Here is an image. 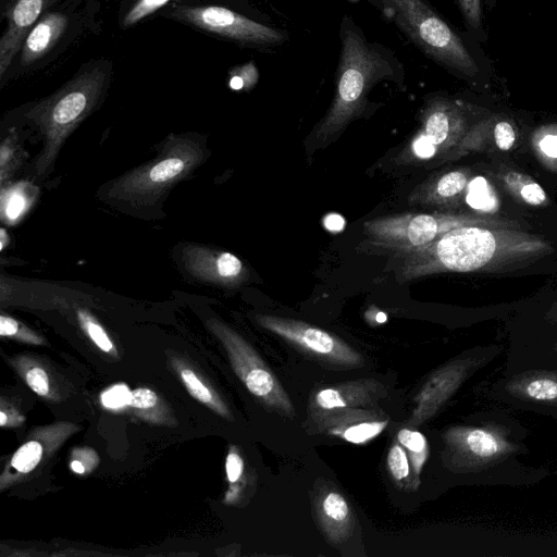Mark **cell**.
<instances>
[{
	"instance_id": "8d00e7d4",
	"label": "cell",
	"mask_w": 557,
	"mask_h": 557,
	"mask_svg": "<svg viewBox=\"0 0 557 557\" xmlns=\"http://www.w3.org/2000/svg\"><path fill=\"white\" fill-rule=\"evenodd\" d=\"M541 151L550 158H557V133H545L539 143Z\"/></svg>"
},
{
	"instance_id": "9a60e30c",
	"label": "cell",
	"mask_w": 557,
	"mask_h": 557,
	"mask_svg": "<svg viewBox=\"0 0 557 557\" xmlns=\"http://www.w3.org/2000/svg\"><path fill=\"white\" fill-rule=\"evenodd\" d=\"M319 518L331 539L339 540L350 525V509L346 499L337 492L325 494L318 507Z\"/></svg>"
},
{
	"instance_id": "8992f818",
	"label": "cell",
	"mask_w": 557,
	"mask_h": 557,
	"mask_svg": "<svg viewBox=\"0 0 557 557\" xmlns=\"http://www.w3.org/2000/svg\"><path fill=\"white\" fill-rule=\"evenodd\" d=\"M425 54L455 74L474 79L479 66L461 38L423 0H372Z\"/></svg>"
},
{
	"instance_id": "ba28073f",
	"label": "cell",
	"mask_w": 557,
	"mask_h": 557,
	"mask_svg": "<svg viewBox=\"0 0 557 557\" xmlns=\"http://www.w3.org/2000/svg\"><path fill=\"white\" fill-rule=\"evenodd\" d=\"M162 11V16L244 46L277 45L285 40L281 30L221 5L175 0Z\"/></svg>"
},
{
	"instance_id": "2e32d148",
	"label": "cell",
	"mask_w": 557,
	"mask_h": 557,
	"mask_svg": "<svg viewBox=\"0 0 557 557\" xmlns=\"http://www.w3.org/2000/svg\"><path fill=\"white\" fill-rule=\"evenodd\" d=\"M498 181L515 197L533 207L547 203V195L532 177L515 170L499 171Z\"/></svg>"
},
{
	"instance_id": "30bf717a",
	"label": "cell",
	"mask_w": 557,
	"mask_h": 557,
	"mask_svg": "<svg viewBox=\"0 0 557 557\" xmlns=\"http://www.w3.org/2000/svg\"><path fill=\"white\" fill-rule=\"evenodd\" d=\"M256 320L265 330L320 360L347 367L363 363L362 357L354 348L324 330L302 321L270 314H257Z\"/></svg>"
},
{
	"instance_id": "836d02e7",
	"label": "cell",
	"mask_w": 557,
	"mask_h": 557,
	"mask_svg": "<svg viewBox=\"0 0 557 557\" xmlns=\"http://www.w3.org/2000/svg\"><path fill=\"white\" fill-rule=\"evenodd\" d=\"M317 406L324 410L343 408L346 401L343 395L335 388L321 389L314 399Z\"/></svg>"
},
{
	"instance_id": "7c38bea8",
	"label": "cell",
	"mask_w": 557,
	"mask_h": 557,
	"mask_svg": "<svg viewBox=\"0 0 557 557\" xmlns=\"http://www.w3.org/2000/svg\"><path fill=\"white\" fill-rule=\"evenodd\" d=\"M181 258L185 270L203 283L235 287L248 276L242 260L227 251L188 244L182 248Z\"/></svg>"
},
{
	"instance_id": "6da1fadb",
	"label": "cell",
	"mask_w": 557,
	"mask_h": 557,
	"mask_svg": "<svg viewBox=\"0 0 557 557\" xmlns=\"http://www.w3.org/2000/svg\"><path fill=\"white\" fill-rule=\"evenodd\" d=\"M555 251L543 236L515 227L466 225L430 244L399 252L401 280L444 272L507 273L530 267Z\"/></svg>"
},
{
	"instance_id": "3957f363",
	"label": "cell",
	"mask_w": 557,
	"mask_h": 557,
	"mask_svg": "<svg viewBox=\"0 0 557 557\" xmlns=\"http://www.w3.org/2000/svg\"><path fill=\"white\" fill-rule=\"evenodd\" d=\"M341 41L334 99L317 131L319 139L343 129L363 111L372 87L395 74L392 57L380 46L370 44L349 16L343 18Z\"/></svg>"
},
{
	"instance_id": "cb8c5ba5",
	"label": "cell",
	"mask_w": 557,
	"mask_h": 557,
	"mask_svg": "<svg viewBox=\"0 0 557 557\" xmlns=\"http://www.w3.org/2000/svg\"><path fill=\"white\" fill-rule=\"evenodd\" d=\"M468 448L478 456L490 457L498 451L497 440L488 432L474 429L466 436Z\"/></svg>"
},
{
	"instance_id": "8fae6325",
	"label": "cell",
	"mask_w": 557,
	"mask_h": 557,
	"mask_svg": "<svg viewBox=\"0 0 557 557\" xmlns=\"http://www.w3.org/2000/svg\"><path fill=\"white\" fill-rule=\"evenodd\" d=\"M421 132L412 143V152L420 159H429L461 141L467 131L462 107L447 98L432 99L422 112Z\"/></svg>"
},
{
	"instance_id": "52a82bcc",
	"label": "cell",
	"mask_w": 557,
	"mask_h": 557,
	"mask_svg": "<svg viewBox=\"0 0 557 557\" xmlns=\"http://www.w3.org/2000/svg\"><path fill=\"white\" fill-rule=\"evenodd\" d=\"M466 225L521 228L516 221L490 215L407 213L369 220L363 224V232L374 245L404 252L423 247L442 234Z\"/></svg>"
},
{
	"instance_id": "484cf974",
	"label": "cell",
	"mask_w": 557,
	"mask_h": 557,
	"mask_svg": "<svg viewBox=\"0 0 557 557\" xmlns=\"http://www.w3.org/2000/svg\"><path fill=\"white\" fill-rule=\"evenodd\" d=\"M385 425V421L358 423L346 429L343 433V437L350 443L362 444L380 434Z\"/></svg>"
},
{
	"instance_id": "74e56055",
	"label": "cell",
	"mask_w": 557,
	"mask_h": 557,
	"mask_svg": "<svg viewBox=\"0 0 557 557\" xmlns=\"http://www.w3.org/2000/svg\"><path fill=\"white\" fill-rule=\"evenodd\" d=\"M325 227H327L332 232H338L341 231L344 225L345 221L343 218L336 213L329 214L324 220Z\"/></svg>"
},
{
	"instance_id": "44dd1931",
	"label": "cell",
	"mask_w": 557,
	"mask_h": 557,
	"mask_svg": "<svg viewBox=\"0 0 557 557\" xmlns=\"http://www.w3.org/2000/svg\"><path fill=\"white\" fill-rule=\"evenodd\" d=\"M44 448L37 441L24 443L13 455L11 466L21 473L33 471L42 458Z\"/></svg>"
},
{
	"instance_id": "f546056e",
	"label": "cell",
	"mask_w": 557,
	"mask_h": 557,
	"mask_svg": "<svg viewBox=\"0 0 557 557\" xmlns=\"http://www.w3.org/2000/svg\"><path fill=\"white\" fill-rule=\"evenodd\" d=\"M463 20L468 27L476 34H482L481 0H457Z\"/></svg>"
},
{
	"instance_id": "ab89813d",
	"label": "cell",
	"mask_w": 557,
	"mask_h": 557,
	"mask_svg": "<svg viewBox=\"0 0 557 557\" xmlns=\"http://www.w3.org/2000/svg\"><path fill=\"white\" fill-rule=\"evenodd\" d=\"M8 423V416L3 409L0 411V425L5 426Z\"/></svg>"
},
{
	"instance_id": "9c48e42d",
	"label": "cell",
	"mask_w": 557,
	"mask_h": 557,
	"mask_svg": "<svg viewBox=\"0 0 557 557\" xmlns=\"http://www.w3.org/2000/svg\"><path fill=\"white\" fill-rule=\"evenodd\" d=\"M208 326L225 347L233 370L247 389L267 407L293 418L295 408L285 389L249 343L219 320H208Z\"/></svg>"
},
{
	"instance_id": "d4e9b609",
	"label": "cell",
	"mask_w": 557,
	"mask_h": 557,
	"mask_svg": "<svg viewBox=\"0 0 557 557\" xmlns=\"http://www.w3.org/2000/svg\"><path fill=\"white\" fill-rule=\"evenodd\" d=\"M0 335L3 337H14L32 344H42V338L24 326L12 317L1 314Z\"/></svg>"
},
{
	"instance_id": "7a4b0ae2",
	"label": "cell",
	"mask_w": 557,
	"mask_h": 557,
	"mask_svg": "<svg viewBox=\"0 0 557 557\" xmlns=\"http://www.w3.org/2000/svg\"><path fill=\"white\" fill-rule=\"evenodd\" d=\"M113 67L107 58L84 63L59 89L34 102L25 112L44 141L35 159L37 176L51 171L66 138L103 102L113 79Z\"/></svg>"
},
{
	"instance_id": "b9f144b4",
	"label": "cell",
	"mask_w": 557,
	"mask_h": 557,
	"mask_svg": "<svg viewBox=\"0 0 557 557\" xmlns=\"http://www.w3.org/2000/svg\"><path fill=\"white\" fill-rule=\"evenodd\" d=\"M376 320H377V322H384L386 320V315L383 313H380V315L377 314Z\"/></svg>"
},
{
	"instance_id": "f1b7e54d",
	"label": "cell",
	"mask_w": 557,
	"mask_h": 557,
	"mask_svg": "<svg viewBox=\"0 0 557 557\" xmlns=\"http://www.w3.org/2000/svg\"><path fill=\"white\" fill-rule=\"evenodd\" d=\"M492 132L495 146L503 151L510 150L516 143V132L510 122L498 120L492 122Z\"/></svg>"
},
{
	"instance_id": "7402d4cb",
	"label": "cell",
	"mask_w": 557,
	"mask_h": 557,
	"mask_svg": "<svg viewBox=\"0 0 557 557\" xmlns=\"http://www.w3.org/2000/svg\"><path fill=\"white\" fill-rule=\"evenodd\" d=\"M397 438L411 453L412 465L419 473L428 455L425 437L420 432L403 429L398 432Z\"/></svg>"
},
{
	"instance_id": "4fadbf2b",
	"label": "cell",
	"mask_w": 557,
	"mask_h": 557,
	"mask_svg": "<svg viewBox=\"0 0 557 557\" xmlns=\"http://www.w3.org/2000/svg\"><path fill=\"white\" fill-rule=\"evenodd\" d=\"M63 0H8L2 5L5 27L0 38V79L11 67L32 26L48 10Z\"/></svg>"
},
{
	"instance_id": "1f68e13d",
	"label": "cell",
	"mask_w": 557,
	"mask_h": 557,
	"mask_svg": "<svg viewBox=\"0 0 557 557\" xmlns=\"http://www.w3.org/2000/svg\"><path fill=\"white\" fill-rule=\"evenodd\" d=\"M25 381L33 392L46 397L50 393L49 379L46 371L40 367H33L25 373Z\"/></svg>"
},
{
	"instance_id": "5bb4252c",
	"label": "cell",
	"mask_w": 557,
	"mask_h": 557,
	"mask_svg": "<svg viewBox=\"0 0 557 557\" xmlns=\"http://www.w3.org/2000/svg\"><path fill=\"white\" fill-rule=\"evenodd\" d=\"M469 183V172L454 170L425 184L414 200L431 205H445L457 200L466 190Z\"/></svg>"
},
{
	"instance_id": "e0dca14e",
	"label": "cell",
	"mask_w": 557,
	"mask_h": 557,
	"mask_svg": "<svg viewBox=\"0 0 557 557\" xmlns=\"http://www.w3.org/2000/svg\"><path fill=\"white\" fill-rule=\"evenodd\" d=\"M175 0H121L119 8V26L132 28L159 11L164 10Z\"/></svg>"
},
{
	"instance_id": "5b68a950",
	"label": "cell",
	"mask_w": 557,
	"mask_h": 557,
	"mask_svg": "<svg viewBox=\"0 0 557 557\" xmlns=\"http://www.w3.org/2000/svg\"><path fill=\"white\" fill-rule=\"evenodd\" d=\"M205 159L203 145L190 134L171 135L159 154L124 173L108 189V198L132 206L154 203L186 178Z\"/></svg>"
},
{
	"instance_id": "ac0fdd59",
	"label": "cell",
	"mask_w": 557,
	"mask_h": 557,
	"mask_svg": "<svg viewBox=\"0 0 557 557\" xmlns=\"http://www.w3.org/2000/svg\"><path fill=\"white\" fill-rule=\"evenodd\" d=\"M177 372L186 389L195 399L202 403L221 417L230 419V412L225 404L191 369L184 364H178Z\"/></svg>"
},
{
	"instance_id": "e575fe53",
	"label": "cell",
	"mask_w": 557,
	"mask_h": 557,
	"mask_svg": "<svg viewBox=\"0 0 557 557\" xmlns=\"http://www.w3.org/2000/svg\"><path fill=\"white\" fill-rule=\"evenodd\" d=\"M226 475L231 483L239 480L244 470V462L242 457L234 450H231L226 457L225 462Z\"/></svg>"
},
{
	"instance_id": "f35d334b",
	"label": "cell",
	"mask_w": 557,
	"mask_h": 557,
	"mask_svg": "<svg viewBox=\"0 0 557 557\" xmlns=\"http://www.w3.org/2000/svg\"><path fill=\"white\" fill-rule=\"evenodd\" d=\"M71 469L73 472L83 474L86 472V467L83 465V462L79 459H73L71 462Z\"/></svg>"
},
{
	"instance_id": "83f0119b",
	"label": "cell",
	"mask_w": 557,
	"mask_h": 557,
	"mask_svg": "<svg viewBox=\"0 0 557 557\" xmlns=\"http://www.w3.org/2000/svg\"><path fill=\"white\" fill-rule=\"evenodd\" d=\"M387 466L392 476L397 481H401L409 475L408 457L400 445L395 444L391 447Z\"/></svg>"
},
{
	"instance_id": "277c9868",
	"label": "cell",
	"mask_w": 557,
	"mask_h": 557,
	"mask_svg": "<svg viewBox=\"0 0 557 557\" xmlns=\"http://www.w3.org/2000/svg\"><path fill=\"white\" fill-rule=\"evenodd\" d=\"M101 0H63L46 11L26 34L0 86L54 61L81 35L97 29Z\"/></svg>"
},
{
	"instance_id": "d6986e66",
	"label": "cell",
	"mask_w": 557,
	"mask_h": 557,
	"mask_svg": "<svg viewBox=\"0 0 557 557\" xmlns=\"http://www.w3.org/2000/svg\"><path fill=\"white\" fill-rule=\"evenodd\" d=\"M28 184H16L9 188H3L1 195V213L2 219L8 223H13L27 210L30 205L32 196Z\"/></svg>"
},
{
	"instance_id": "ffe728a7",
	"label": "cell",
	"mask_w": 557,
	"mask_h": 557,
	"mask_svg": "<svg viewBox=\"0 0 557 557\" xmlns=\"http://www.w3.org/2000/svg\"><path fill=\"white\" fill-rule=\"evenodd\" d=\"M76 317L81 327L91 342L103 352H115V347L102 325L87 310L78 309Z\"/></svg>"
},
{
	"instance_id": "4316f807",
	"label": "cell",
	"mask_w": 557,
	"mask_h": 557,
	"mask_svg": "<svg viewBox=\"0 0 557 557\" xmlns=\"http://www.w3.org/2000/svg\"><path fill=\"white\" fill-rule=\"evenodd\" d=\"M132 393L127 385L120 383L110 386L100 396L101 404L111 410H119L129 407Z\"/></svg>"
},
{
	"instance_id": "603a6c76",
	"label": "cell",
	"mask_w": 557,
	"mask_h": 557,
	"mask_svg": "<svg viewBox=\"0 0 557 557\" xmlns=\"http://www.w3.org/2000/svg\"><path fill=\"white\" fill-rule=\"evenodd\" d=\"M259 78V72L253 62L237 65L228 72V87L233 90H248Z\"/></svg>"
},
{
	"instance_id": "60d3db41",
	"label": "cell",
	"mask_w": 557,
	"mask_h": 557,
	"mask_svg": "<svg viewBox=\"0 0 557 557\" xmlns=\"http://www.w3.org/2000/svg\"><path fill=\"white\" fill-rule=\"evenodd\" d=\"M7 236H8V235L5 234L4 230H1V249H3V248H4V246H5V245H4V242H5V237H7Z\"/></svg>"
},
{
	"instance_id": "d6a6232c",
	"label": "cell",
	"mask_w": 557,
	"mask_h": 557,
	"mask_svg": "<svg viewBox=\"0 0 557 557\" xmlns=\"http://www.w3.org/2000/svg\"><path fill=\"white\" fill-rule=\"evenodd\" d=\"M159 404V397L149 388H137L132 393L129 407L143 412L153 409Z\"/></svg>"
},
{
	"instance_id": "4dcf8cb0",
	"label": "cell",
	"mask_w": 557,
	"mask_h": 557,
	"mask_svg": "<svg viewBox=\"0 0 557 557\" xmlns=\"http://www.w3.org/2000/svg\"><path fill=\"white\" fill-rule=\"evenodd\" d=\"M527 394L537 400H553L557 398V383L548 379H539L529 383Z\"/></svg>"
},
{
	"instance_id": "d590c367",
	"label": "cell",
	"mask_w": 557,
	"mask_h": 557,
	"mask_svg": "<svg viewBox=\"0 0 557 557\" xmlns=\"http://www.w3.org/2000/svg\"><path fill=\"white\" fill-rule=\"evenodd\" d=\"M12 137H8L7 140H4L2 143V146H1V158H0V161H1V180L2 182L5 180V176H7V173L10 174V166H11V162L13 160V157H14V147L12 145Z\"/></svg>"
}]
</instances>
